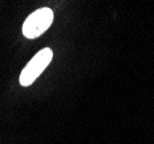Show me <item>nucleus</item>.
<instances>
[{
    "mask_svg": "<svg viewBox=\"0 0 154 144\" xmlns=\"http://www.w3.org/2000/svg\"><path fill=\"white\" fill-rule=\"evenodd\" d=\"M53 17H54V14L50 8L43 7L37 9L36 12L30 14L24 22L22 28L23 35L30 39L39 37L50 28L53 22Z\"/></svg>",
    "mask_w": 154,
    "mask_h": 144,
    "instance_id": "nucleus-1",
    "label": "nucleus"
},
{
    "mask_svg": "<svg viewBox=\"0 0 154 144\" xmlns=\"http://www.w3.org/2000/svg\"><path fill=\"white\" fill-rule=\"evenodd\" d=\"M52 58H53V52L50 47H45L40 50L38 53H36V55L28 62V65L24 67V69L20 75L21 85L28 86L32 84L39 75L45 70L46 67L50 65Z\"/></svg>",
    "mask_w": 154,
    "mask_h": 144,
    "instance_id": "nucleus-2",
    "label": "nucleus"
}]
</instances>
